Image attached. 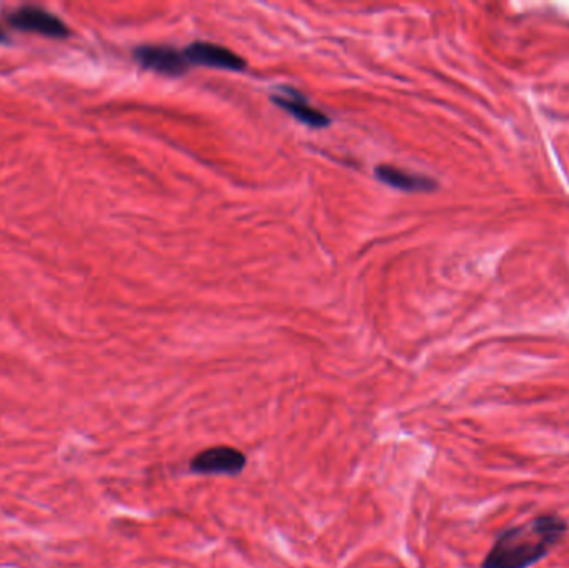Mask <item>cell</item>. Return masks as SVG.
Listing matches in <instances>:
<instances>
[{"mask_svg": "<svg viewBox=\"0 0 569 568\" xmlns=\"http://www.w3.org/2000/svg\"><path fill=\"white\" fill-rule=\"evenodd\" d=\"M184 55L189 64L203 65L210 69L230 70V72H242L247 69V62L240 55L212 42H193L184 50Z\"/></svg>", "mask_w": 569, "mask_h": 568, "instance_id": "4", "label": "cell"}, {"mask_svg": "<svg viewBox=\"0 0 569 568\" xmlns=\"http://www.w3.org/2000/svg\"><path fill=\"white\" fill-rule=\"evenodd\" d=\"M272 100L280 109L287 110L288 114L295 117L300 124L308 125L312 129H323L330 125L328 115L308 104L300 92L283 89L282 94L273 95Z\"/></svg>", "mask_w": 569, "mask_h": 568, "instance_id": "6", "label": "cell"}, {"mask_svg": "<svg viewBox=\"0 0 569 568\" xmlns=\"http://www.w3.org/2000/svg\"><path fill=\"white\" fill-rule=\"evenodd\" d=\"M565 532V522L555 515L538 517L526 525L506 530L496 540L483 568L531 567L548 555Z\"/></svg>", "mask_w": 569, "mask_h": 568, "instance_id": "1", "label": "cell"}, {"mask_svg": "<svg viewBox=\"0 0 569 568\" xmlns=\"http://www.w3.org/2000/svg\"><path fill=\"white\" fill-rule=\"evenodd\" d=\"M375 174L383 184L403 192H430L436 187L435 180L430 177L410 174L405 170L396 169L393 165H378Z\"/></svg>", "mask_w": 569, "mask_h": 568, "instance_id": "7", "label": "cell"}, {"mask_svg": "<svg viewBox=\"0 0 569 568\" xmlns=\"http://www.w3.org/2000/svg\"><path fill=\"white\" fill-rule=\"evenodd\" d=\"M247 464L245 455L233 447H213L195 455L190 469L202 475H237Z\"/></svg>", "mask_w": 569, "mask_h": 568, "instance_id": "2", "label": "cell"}, {"mask_svg": "<svg viewBox=\"0 0 569 568\" xmlns=\"http://www.w3.org/2000/svg\"><path fill=\"white\" fill-rule=\"evenodd\" d=\"M135 59L144 69L154 70L167 77H180L189 70V60L184 52L172 49L169 45H142L135 49Z\"/></svg>", "mask_w": 569, "mask_h": 568, "instance_id": "3", "label": "cell"}, {"mask_svg": "<svg viewBox=\"0 0 569 568\" xmlns=\"http://www.w3.org/2000/svg\"><path fill=\"white\" fill-rule=\"evenodd\" d=\"M10 24L14 25L15 29L47 35V37H57V39H62L69 34L67 25L57 15L50 14L40 7H30V5L15 10L14 14L10 15Z\"/></svg>", "mask_w": 569, "mask_h": 568, "instance_id": "5", "label": "cell"}]
</instances>
